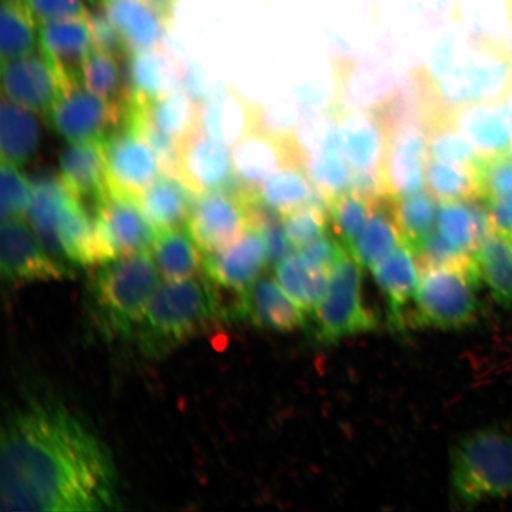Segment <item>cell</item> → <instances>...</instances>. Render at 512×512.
Here are the masks:
<instances>
[{"label":"cell","instance_id":"cell-21","mask_svg":"<svg viewBox=\"0 0 512 512\" xmlns=\"http://www.w3.org/2000/svg\"><path fill=\"white\" fill-rule=\"evenodd\" d=\"M454 121L479 157L511 152L512 108L504 100L459 108Z\"/></svg>","mask_w":512,"mask_h":512},{"label":"cell","instance_id":"cell-18","mask_svg":"<svg viewBox=\"0 0 512 512\" xmlns=\"http://www.w3.org/2000/svg\"><path fill=\"white\" fill-rule=\"evenodd\" d=\"M61 179L70 192L95 209L110 194L102 140L68 142L60 155Z\"/></svg>","mask_w":512,"mask_h":512},{"label":"cell","instance_id":"cell-51","mask_svg":"<svg viewBox=\"0 0 512 512\" xmlns=\"http://www.w3.org/2000/svg\"><path fill=\"white\" fill-rule=\"evenodd\" d=\"M3 2H27V0H3Z\"/></svg>","mask_w":512,"mask_h":512},{"label":"cell","instance_id":"cell-47","mask_svg":"<svg viewBox=\"0 0 512 512\" xmlns=\"http://www.w3.org/2000/svg\"><path fill=\"white\" fill-rule=\"evenodd\" d=\"M490 228L512 242V197L486 201Z\"/></svg>","mask_w":512,"mask_h":512},{"label":"cell","instance_id":"cell-27","mask_svg":"<svg viewBox=\"0 0 512 512\" xmlns=\"http://www.w3.org/2000/svg\"><path fill=\"white\" fill-rule=\"evenodd\" d=\"M475 262L480 281L495 303L512 310V242L490 229L477 249Z\"/></svg>","mask_w":512,"mask_h":512},{"label":"cell","instance_id":"cell-5","mask_svg":"<svg viewBox=\"0 0 512 512\" xmlns=\"http://www.w3.org/2000/svg\"><path fill=\"white\" fill-rule=\"evenodd\" d=\"M482 283L475 266L425 267L421 270L412 322L424 328L463 330L478 322L477 288Z\"/></svg>","mask_w":512,"mask_h":512},{"label":"cell","instance_id":"cell-53","mask_svg":"<svg viewBox=\"0 0 512 512\" xmlns=\"http://www.w3.org/2000/svg\"><path fill=\"white\" fill-rule=\"evenodd\" d=\"M91 3L102 2V0H89Z\"/></svg>","mask_w":512,"mask_h":512},{"label":"cell","instance_id":"cell-45","mask_svg":"<svg viewBox=\"0 0 512 512\" xmlns=\"http://www.w3.org/2000/svg\"><path fill=\"white\" fill-rule=\"evenodd\" d=\"M345 249L347 247H342L341 243L324 233L315 240L306 243L303 247L298 248L296 252L306 265L315 268V270L330 273L331 268L341 258Z\"/></svg>","mask_w":512,"mask_h":512},{"label":"cell","instance_id":"cell-12","mask_svg":"<svg viewBox=\"0 0 512 512\" xmlns=\"http://www.w3.org/2000/svg\"><path fill=\"white\" fill-rule=\"evenodd\" d=\"M178 178L195 195L245 190L235 175L232 149L201 128L179 145Z\"/></svg>","mask_w":512,"mask_h":512},{"label":"cell","instance_id":"cell-1","mask_svg":"<svg viewBox=\"0 0 512 512\" xmlns=\"http://www.w3.org/2000/svg\"><path fill=\"white\" fill-rule=\"evenodd\" d=\"M120 503L112 454L85 421L53 399L11 409L0 443L2 511H106Z\"/></svg>","mask_w":512,"mask_h":512},{"label":"cell","instance_id":"cell-52","mask_svg":"<svg viewBox=\"0 0 512 512\" xmlns=\"http://www.w3.org/2000/svg\"><path fill=\"white\" fill-rule=\"evenodd\" d=\"M510 68H511V76H512V50L510 51Z\"/></svg>","mask_w":512,"mask_h":512},{"label":"cell","instance_id":"cell-35","mask_svg":"<svg viewBox=\"0 0 512 512\" xmlns=\"http://www.w3.org/2000/svg\"><path fill=\"white\" fill-rule=\"evenodd\" d=\"M37 23L27 2H3L0 14V54L2 61L34 54Z\"/></svg>","mask_w":512,"mask_h":512},{"label":"cell","instance_id":"cell-8","mask_svg":"<svg viewBox=\"0 0 512 512\" xmlns=\"http://www.w3.org/2000/svg\"><path fill=\"white\" fill-rule=\"evenodd\" d=\"M258 192L213 191L195 195L187 229L203 255L232 245L252 228V209Z\"/></svg>","mask_w":512,"mask_h":512},{"label":"cell","instance_id":"cell-49","mask_svg":"<svg viewBox=\"0 0 512 512\" xmlns=\"http://www.w3.org/2000/svg\"><path fill=\"white\" fill-rule=\"evenodd\" d=\"M505 8H507L509 21L512 28V0H504Z\"/></svg>","mask_w":512,"mask_h":512},{"label":"cell","instance_id":"cell-36","mask_svg":"<svg viewBox=\"0 0 512 512\" xmlns=\"http://www.w3.org/2000/svg\"><path fill=\"white\" fill-rule=\"evenodd\" d=\"M426 187L438 203L480 200L476 165L448 164L430 159L426 169Z\"/></svg>","mask_w":512,"mask_h":512},{"label":"cell","instance_id":"cell-20","mask_svg":"<svg viewBox=\"0 0 512 512\" xmlns=\"http://www.w3.org/2000/svg\"><path fill=\"white\" fill-rule=\"evenodd\" d=\"M182 69L163 48L131 54L126 63L127 104H147L181 88Z\"/></svg>","mask_w":512,"mask_h":512},{"label":"cell","instance_id":"cell-25","mask_svg":"<svg viewBox=\"0 0 512 512\" xmlns=\"http://www.w3.org/2000/svg\"><path fill=\"white\" fill-rule=\"evenodd\" d=\"M36 114L2 96V107H0L2 162L21 168L35 158L42 143V126Z\"/></svg>","mask_w":512,"mask_h":512},{"label":"cell","instance_id":"cell-38","mask_svg":"<svg viewBox=\"0 0 512 512\" xmlns=\"http://www.w3.org/2000/svg\"><path fill=\"white\" fill-rule=\"evenodd\" d=\"M384 201V200H383ZM381 201L370 200L361 192L350 189L326 204L330 222L337 238L349 248L366 228L374 207Z\"/></svg>","mask_w":512,"mask_h":512},{"label":"cell","instance_id":"cell-28","mask_svg":"<svg viewBox=\"0 0 512 512\" xmlns=\"http://www.w3.org/2000/svg\"><path fill=\"white\" fill-rule=\"evenodd\" d=\"M151 254L165 280L196 278L203 272L204 255L187 227L157 233Z\"/></svg>","mask_w":512,"mask_h":512},{"label":"cell","instance_id":"cell-44","mask_svg":"<svg viewBox=\"0 0 512 512\" xmlns=\"http://www.w3.org/2000/svg\"><path fill=\"white\" fill-rule=\"evenodd\" d=\"M27 4L37 25L87 19L89 15L81 0H27Z\"/></svg>","mask_w":512,"mask_h":512},{"label":"cell","instance_id":"cell-17","mask_svg":"<svg viewBox=\"0 0 512 512\" xmlns=\"http://www.w3.org/2000/svg\"><path fill=\"white\" fill-rule=\"evenodd\" d=\"M236 319L275 332H293L307 324L304 311L288 297L278 280L262 275L240 294Z\"/></svg>","mask_w":512,"mask_h":512},{"label":"cell","instance_id":"cell-7","mask_svg":"<svg viewBox=\"0 0 512 512\" xmlns=\"http://www.w3.org/2000/svg\"><path fill=\"white\" fill-rule=\"evenodd\" d=\"M330 110L336 115L343 156L354 171V187L387 196L382 176L387 131L379 113L350 106H330Z\"/></svg>","mask_w":512,"mask_h":512},{"label":"cell","instance_id":"cell-26","mask_svg":"<svg viewBox=\"0 0 512 512\" xmlns=\"http://www.w3.org/2000/svg\"><path fill=\"white\" fill-rule=\"evenodd\" d=\"M490 229L486 209L475 201L439 202L437 232L460 254L475 258Z\"/></svg>","mask_w":512,"mask_h":512},{"label":"cell","instance_id":"cell-13","mask_svg":"<svg viewBox=\"0 0 512 512\" xmlns=\"http://www.w3.org/2000/svg\"><path fill=\"white\" fill-rule=\"evenodd\" d=\"M100 238L111 260L120 256L151 252L157 232L136 198L110 190L94 209Z\"/></svg>","mask_w":512,"mask_h":512},{"label":"cell","instance_id":"cell-33","mask_svg":"<svg viewBox=\"0 0 512 512\" xmlns=\"http://www.w3.org/2000/svg\"><path fill=\"white\" fill-rule=\"evenodd\" d=\"M454 113H435L424 118L428 155L441 163L475 166L479 156L459 130Z\"/></svg>","mask_w":512,"mask_h":512},{"label":"cell","instance_id":"cell-24","mask_svg":"<svg viewBox=\"0 0 512 512\" xmlns=\"http://www.w3.org/2000/svg\"><path fill=\"white\" fill-rule=\"evenodd\" d=\"M102 3L130 55L162 46L166 24L145 0H102Z\"/></svg>","mask_w":512,"mask_h":512},{"label":"cell","instance_id":"cell-39","mask_svg":"<svg viewBox=\"0 0 512 512\" xmlns=\"http://www.w3.org/2000/svg\"><path fill=\"white\" fill-rule=\"evenodd\" d=\"M305 168L326 204L335 196L352 189L354 171L341 150H318L306 156Z\"/></svg>","mask_w":512,"mask_h":512},{"label":"cell","instance_id":"cell-4","mask_svg":"<svg viewBox=\"0 0 512 512\" xmlns=\"http://www.w3.org/2000/svg\"><path fill=\"white\" fill-rule=\"evenodd\" d=\"M450 489L453 503L466 509L512 497V433L489 426L459 437L451 447Z\"/></svg>","mask_w":512,"mask_h":512},{"label":"cell","instance_id":"cell-43","mask_svg":"<svg viewBox=\"0 0 512 512\" xmlns=\"http://www.w3.org/2000/svg\"><path fill=\"white\" fill-rule=\"evenodd\" d=\"M89 29H91L93 48L110 54L118 59L127 60L130 51L123 36L112 23L106 11H95L88 15Z\"/></svg>","mask_w":512,"mask_h":512},{"label":"cell","instance_id":"cell-48","mask_svg":"<svg viewBox=\"0 0 512 512\" xmlns=\"http://www.w3.org/2000/svg\"><path fill=\"white\" fill-rule=\"evenodd\" d=\"M145 2L157 12L166 25L170 24L177 0H145Z\"/></svg>","mask_w":512,"mask_h":512},{"label":"cell","instance_id":"cell-37","mask_svg":"<svg viewBox=\"0 0 512 512\" xmlns=\"http://www.w3.org/2000/svg\"><path fill=\"white\" fill-rule=\"evenodd\" d=\"M123 61L99 50H92L83 64L81 81L100 98L126 106L128 98L126 67Z\"/></svg>","mask_w":512,"mask_h":512},{"label":"cell","instance_id":"cell-6","mask_svg":"<svg viewBox=\"0 0 512 512\" xmlns=\"http://www.w3.org/2000/svg\"><path fill=\"white\" fill-rule=\"evenodd\" d=\"M362 268L348 248L331 268L328 288L313 313L319 342L332 344L376 328L377 319L363 296Z\"/></svg>","mask_w":512,"mask_h":512},{"label":"cell","instance_id":"cell-42","mask_svg":"<svg viewBox=\"0 0 512 512\" xmlns=\"http://www.w3.org/2000/svg\"><path fill=\"white\" fill-rule=\"evenodd\" d=\"M281 217L288 239L296 251L326 233L330 221L328 206L323 202L307 204Z\"/></svg>","mask_w":512,"mask_h":512},{"label":"cell","instance_id":"cell-22","mask_svg":"<svg viewBox=\"0 0 512 512\" xmlns=\"http://www.w3.org/2000/svg\"><path fill=\"white\" fill-rule=\"evenodd\" d=\"M259 118L258 108L226 86L200 105L201 130L230 149L259 126Z\"/></svg>","mask_w":512,"mask_h":512},{"label":"cell","instance_id":"cell-23","mask_svg":"<svg viewBox=\"0 0 512 512\" xmlns=\"http://www.w3.org/2000/svg\"><path fill=\"white\" fill-rule=\"evenodd\" d=\"M195 194L181 179L160 175L138 198L156 232L187 227Z\"/></svg>","mask_w":512,"mask_h":512},{"label":"cell","instance_id":"cell-11","mask_svg":"<svg viewBox=\"0 0 512 512\" xmlns=\"http://www.w3.org/2000/svg\"><path fill=\"white\" fill-rule=\"evenodd\" d=\"M104 146L108 185L115 194L138 198L162 175L156 153L132 127L124 124Z\"/></svg>","mask_w":512,"mask_h":512},{"label":"cell","instance_id":"cell-19","mask_svg":"<svg viewBox=\"0 0 512 512\" xmlns=\"http://www.w3.org/2000/svg\"><path fill=\"white\" fill-rule=\"evenodd\" d=\"M421 270L418 256L407 242L371 268L376 284L386 299L389 323L396 331L406 329L407 305L414 300Z\"/></svg>","mask_w":512,"mask_h":512},{"label":"cell","instance_id":"cell-29","mask_svg":"<svg viewBox=\"0 0 512 512\" xmlns=\"http://www.w3.org/2000/svg\"><path fill=\"white\" fill-rule=\"evenodd\" d=\"M260 198L267 208L280 216L307 204L325 203L306 169L298 165H286L268 178L260 189Z\"/></svg>","mask_w":512,"mask_h":512},{"label":"cell","instance_id":"cell-16","mask_svg":"<svg viewBox=\"0 0 512 512\" xmlns=\"http://www.w3.org/2000/svg\"><path fill=\"white\" fill-rule=\"evenodd\" d=\"M38 43L59 76L61 88L82 82L83 64L94 49L88 18L40 24Z\"/></svg>","mask_w":512,"mask_h":512},{"label":"cell","instance_id":"cell-3","mask_svg":"<svg viewBox=\"0 0 512 512\" xmlns=\"http://www.w3.org/2000/svg\"><path fill=\"white\" fill-rule=\"evenodd\" d=\"M158 285L151 252L120 256L100 266L89 281V313L105 336L131 337Z\"/></svg>","mask_w":512,"mask_h":512},{"label":"cell","instance_id":"cell-50","mask_svg":"<svg viewBox=\"0 0 512 512\" xmlns=\"http://www.w3.org/2000/svg\"><path fill=\"white\" fill-rule=\"evenodd\" d=\"M507 104L512 108V86L509 89V92L507 95H505V98L503 99Z\"/></svg>","mask_w":512,"mask_h":512},{"label":"cell","instance_id":"cell-54","mask_svg":"<svg viewBox=\"0 0 512 512\" xmlns=\"http://www.w3.org/2000/svg\"><path fill=\"white\" fill-rule=\"evenodd\" d=\"M511 155H512V150H511Z\"/></svg>","mask_w":512,"mask_h":512},{"label":"cell","instance_id":"cell-15","mask_svg":"<svg viewBox=\"0 0 512 512\" xmlns=\"http://www.w3.org/2000/svg\"><path fill=\"white\" fill-rule=\"evenodd\" d=\"M3 95L35 113L48 114L61 92L49 61L36 53L2 62Z\"/></svg>","mask_w":512,"mask_h":512},{"label":"cell","instance_id":"cell-10","mask_svg":"<svg viewBox=\"0 0 512 512\" xmlns=\"http://www.w3.org/2000/svg\"><path fill=\"white\" fill-rule=\"evenodd\" d=\"M0 267L11 285L50 283L73 275L70 268L55 260L25 220L2 222Z\"/></svg>","mask_w":512,"mask_h":512},{"label":"cell","instance_id":"cell-2","mask_svg":"<svg viewBox=\"0 0 512 512\" xmlns=\"http://www.w3.org/2000/svg\"><path fill=\"white\" fill-rule=\"evenodd\" d=\"M224 319L219 293L204 277L165 280L146 307L134 336L146 356L162 357Z\"/></svg>","mask_w":512,"mask_h":512},{"label":"cell","instance_id":"cell-46","mask_svg":"<svg viewBox=\"0 0 512 512\" xmlns=\"http://www.w3.org/2000/svg\"><path fill=\"white\" fill-rule=\"evenodd\" d=\"M181 87L198 105H202L223 86L211 80L200 66L187 61L182 69Z\"/></svg>","mask_w":512,"mask_h":512},{"label":"cell","instance_id":"cell-32","mask_svg":"<svg viewBox=\"0 0 512 512\" xmlns=\"http://www.w3.org/2000/svg\"><path fill=\"white\" fill-rule=\"evenodd\" d=\"M138 106L160 131L179 145L200 128V105L182 87L163 98Z\"/></svg>","mask_w":512,"mask_h":512},{"label":"cell","instance_id":"cell-40","mask_svg":"<svg viewBox=\"0 0 512 512\" xmlns=\"http://www.w3.org/2000/svg\"><path fill=\"white\" fill-rule=\"evenodd\" d=\"M0 217L2 222L24 220L31 200V181L18 166L2 162L0 171Z\"/></svg>","mask_w":512,"mask_h":512},{"label":"cell","instance_id":"cell-34","mask_svg":"<svg viewBox=\"0 0 512 512\" xmlns=\"http://www.w3.org/2000/svg\"><path fill=\"white\" fill-rule=\"evenodd\" d=\"M437 202L428 190L390 198L389 209L398 224L403 240L412 248L433 233L437 227Z\"/></svg>","mask_w":512,"mask_h":512},{"label":"cell","instance_id":"cell-31","mask_svg":"<svg viewBox=\"0 0 512 512\" xmlns=\"http://www.w3.org/2000/svg\"><path fill=\"white\" fill-rule=\"evenodd\" d=\"M275 279L306 315H312L328 288L329 273L306 265L293 252L275 265Z\"/></svg>","mask_w":512,"mask_h":512},{"label":"cell","instance_id":"cell-41","mask_svg":"<svg viewBox=\"0 0 512 512\" xmlns=\"http://www.w3.org/2000/svg\"><path fill=\"white\" fill-rule=\"evenodd\" d=\"M476 175L480 200L491 201L512 197V155L479 157Z\"/></svg>","mask_w":512,"mask_h":512},{"label":"cell","instance_id":"cell-14","mask_svg":"<svg viewBox=\"0 0 512 512\" xmlns=\"http://www.w3.org/2000/svg\"><path fill=\"white\" fill-rule=\"evenodd\" d=\"M270 264L264 236L258 229L249 228L232 245L204 255L202 273L219 290L240 294L251 287Z\"/></svg>","mask_w":512,"mask_h":512},{"label":"cell","instance_id":"cell-30","mask_svg":"<svg viewBox=\"0 0 512 512\" xmlns=\"http://www.w3.org/2000/svg\"><path fill=\"white\" fill-rule=\"evenodd\" d=\"M384 201L376 204L366 228L348 248L358 264L370 270L405 242L392 211L384 206Z\"/></svg>","mask_w":512,"mask_h":512},{"label":"cell","instance_id":"cell-9","mask_svg":"<svg viewBox=\"0 0 512 512\" xmlns=\"http://www.w3.org/2000/svg\"><path fill=\"white\" fill-rule=\"evenodd\" d=\"M126 118V106L88 91L82 82L63 86L48 112L51 128L67 142L104 140Z\"/></svg>","mask_w":512,"mask_h":512}]
</instances>
